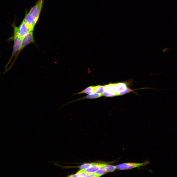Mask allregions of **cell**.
Wrapping results in <instances>:
<instances>
[{"instance_id":"9c48e42d","label":"cell","mask_w":177,"mask_h":177,"mask_svg":"<svg viewBox=\"0 0 177 177\" xmlns=\"http://www.w3.org/2000/svg\"><path fill=\"white\" fill-rule=\"evenodd\" d=\"M94 86H90L86 88L81 91L77 93V94L86 93L90 94L94 92Z\"/></svg>"},{"instance_id":"5b68a950","label":"cell","mask_w":177,"mask_h":177,"mask_svg":"<svg viewBox=\"0 0 177 177\" xmlns=\"http://www.w3.org/2000/svg\"><path fill=\"white\" fill-rule=\"evenodd\" d=\"M31 31H33L37 22L34 17L29 13L26 14L23 20Z\"/></svg>"},{"instance_id":"8992f818","label":"cell","mask_w":177,"mask_h":177,"mask_svg":"<svg viewBox=\"0 0 177 177\" xmlns=\"http://www.w3.org/2000/svg\"><path fill=\"white\" fill-rule=\"evenodd\" d=\"M16 30L18 34L22 39L31 31L23 20L19 27H16Z\"/></svg>"},{"instance_id":"4fadbf2b","label":"cell","mask_w":177,"mask_h":177,"mask_svg":"<svg viewBox=\"0 0 177 177\" xmlns=\"http://www.w3.org/2000/svg\"><path fill=\"white\" fill-rule=\"evenodd\" d=\"M78 177H88V175L87 174L85 170H82L78 171L77 173Z\"/></svg>"},{"instance_id":"6da1fadb","label":"cell","mask_w":177,"mask_h":177,"mask_svg":"<svg viewBox=\"0 0 177 177\" xmlns=\"http://www.w3.org/2000/svg\"><path fill=\"white\" fill-rule=\"evenodd\" d=\"M14 30V36L13 37L14 40V45L13 50L12 54L8 62L6 65L5 68H6L8 65L11 62L14 56L17 53L21 46L22 39L18 35L17 32L16 26L15 24H13L12 25Z\"/></svg>"},{"instance_id":"9a60e30c","label":"cell","mask_w":177,"mask_h":177,"mask_svg":"<svg viewBox=\"0 0 177 177\" xmlns=\"http://www.w3.org/2000/svg\"><path fill=\"white\" fill-rule=\"evenodd\" d=\"M68 177H78V176L77 175V174H74V175H70L69 176H68Z\"/></svg>"},{"instance_id":"277c9868","label":"cell","mask_w":177,"mask_h":177,"mask_svg":"<svg viewBox=\"0 0 177 177\" xmlns=\"http://www.w3.org/2000/svg\"><path fill=\"white\" fill-rule=\"evenodd\" d=\"M44 3L43 0H38L29 12L34 17L37 22L39 19Z\"/></svg>"},{"instance_id":"30bf717a","label":"cell","mask_w":177,"mask_h":177,"mask_svg":"<svg viewBox=\"0 0 177 177\" xmlns=\"http://www.w3.org/2000/svg\"><path fill=\"white\" fill-rule=\"evenodd\" d=\"M105 90L104 86L98 85L94 86V92L102 94Z\"/></svg>"},{"instance_id":"ba28073f","label":"cell","mask_w":177,"mask_h":177,"mask_svg":"<svg viewBox=\"0 0 177 177\" xmlns=\"http://www.w3.org/2000/svg\"><path fill=\"white\" fill-rule=\"evenodd\" d=\"M102 96V94L94 92L77 99L76 101L84 99H93L99 98Z\"/></svg>"},{"instance_id":"7a4b0ae2","label":"cell","mask_w":177,"mask_h":177,"mask_svg":"<svg viewBox=\"0 0 177 177\" xmlns=\"http://www.w3.org/2000/svg\"><path fill=\"white\" fill-rule=\"evenodd\" d=\"M33 35V31H31L22 38L21 46L19 50L15 56L14 60L9 68L10 69L16 60L18 56L22 50L26 46L31 43L34 42Z\"/></svg>"},{"instance_id":"52a82bcc","label":"cell","mask_w":177,"mask_h":177,"mask_svg":"<svg viewBox=\"0 0 177 177\" xmlns=\"http://www.w3.org/2000/svg\"><path fill=\"white\" fill-rule=\"evenodd\" d=\"M103 164L100 163H91V166L85 170L87 174L89 175L95 173L103 167Z\"/></svg>"},{"instance_id":"5bb4252c","label":"cell","mask_w":177,"mask_h":177,"mask_svg":"<svg viewBox=\"0 0 177 177\" xmlns=\"http://www.w3.org/2000/svg\"><path fill=\"white\" fill-rule=\"evenodd\" d=\"M91 165V163H85L80 166L79 167L82 170H85L89 167Z\"/></svg>"},{"instance_id":"8fae6325","label":"cell","mask_w":177,"mask_h":177,"mask_svg":"<svg viewBox=\"0 0 177 177\" xmlns=\"http://www.w3.org/2000/svg\"><path fill=\"white\" fill-rule=\"evenodd\" d=\"M102 167L104 168L107 172H112L114 171L116 169V166L103 164Z\"/></svg>"},{"instance_id":"3957f363","label":"cell","mask_w":177,"mask_h":177,"mask_svg":"<svg viewBox=\"0 0 177 177\" xmlns=\"http://www.w3.org/2000/svg\"><path fill=\"white\" fill-rule=\"evenodd\" d=\"M147 160L141 163L127 162L120 164L116 165V169L120 170H128L137 167L146 166L149 163Z\"/></svg>"},{"instance_id":"7c38bea8","label":"cell","mask_w":177,"mask_h":177,"mask_svg":"<svg viewBox=\"0 0 177 177\" xmlns=\"http://www.w3.org/2000/svg\"><path fill=\"white\" fill-rule=\"evenodd\" d=\"M107 172L105 169L103 167H102L97 170L95 174L96 177H100Z\"/></svg>"}]
</instances>
